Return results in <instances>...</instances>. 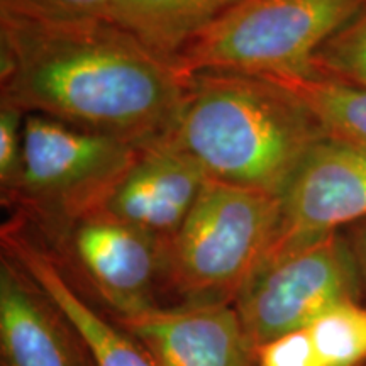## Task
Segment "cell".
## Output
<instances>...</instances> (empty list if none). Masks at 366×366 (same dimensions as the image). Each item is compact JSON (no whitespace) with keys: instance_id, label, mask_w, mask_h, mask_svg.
I'll list each match as a JSON object with an SVG mask.
<instances>
[{"instance_id":"obj_7","label":"cell","mask_w":366,"mask_h":366,"mask_svg":"<svg viewBox=\"0 0 366 366\" xmlns=\"http://www.w3.org/2000/svg\"><path fill=\"white\" fill-rule=\"evenodd\" d=\"M157 366H258L234 305L185 302L116 315Z\"/></svg>"},{"instance_id":"obj_4","label":"cell","mask_w":366,"mask_h":366,"mask_svg":"<svg viewBox=\"0 0 366 366\" xmlns=\"http://www.w3.org/2000/svg\"><path fill=\"white\" fill-rule=\"evenodd\" d=\"M366 0H242L173 59L183 76L222 71L312 75V59Z\"/></svg>"},{"instance_id":"obj_13","label":"cell","mask_w":366,"mask_h":366,"mask_svg":"<svg viewBox=\"0 0 366 366\" xmlns=\"http://www.w3.org/2000/svg\"><path fill=\"white\" fill-rule=\"evenodd\" d=\"M242 0H112L105 12L151 51L173 63L205 27Z\"/></svg>"},{"instance_id":"obj_12","label":"cell","mask_w":366,"mask_h":366,"mask_svg":"<svg viewBox=\"0 0 366 366\" xmlns=\"http://www.w3.org/2000/svg\"><path fill=\"white\" fill-rule=\"evenodd\" d=\"M4 246L66 319L89 353L92 366H157L139 341L126 329L105 320L76 294L51 256L34 242L9 229L4 234Z\"/></svg>"},{"instance_id":"obj_1","label":"cell","mask_w":366,"mask_h":366,"mask_svg":"<svg viewBox=\"0 0 366 366\" xmlns=\"http://www.w3.org/2000/svg\"><path fill=\"white\" fill-rule=\"evenodd\" d=\"M2 102L137 148L172 136L189 79L107 17L0 6Z\"/></svg>"},{"instance_id":"obj_14","label":"cell","mask_w":366,"mask_h":366,"mask_svg":"<svg viewBox=\"0 0 366 366\" xmlns=\"http://www.w3.org/2000/svg\"><path fill=\"white\" fill-rule=\"evenodd\" d=\"M267 79L295 95L324 136L366 153V86L320 75Z\"/></svg>"},{"instance_id":"obj_21","label":"cell","mask_w":366,"mask_h":366,"mask_svg":"<svg viewBox=\"0 0 366 366\" xmlns=\"http://www.w3.org/2000/svg\"><path fill=\"white\" fill-rule=\"evenodd\" d=\"M89 366H92V365H90V361H89Z\"/></svg>"},{"instance_id":"obj_9","label":"cell","mask_w":366,"mask_h":366,"mask_svg":"<svg viewBox=\"0 0 366 366\" xmlns=\"http://www.w3.org/2000/svg\"><path fill=\"white\" fill-rule=\"evenodd\" d=\"M277 242L304 241L366 219V153L324 137L282 194Z\"/></svg>"},{"instance_id":"obj_20","label":"cell","mask_w":366,"mask_h":366,"mask_svg":"<svg viewBox=\"0 0 366 366\" xmlns=\"http://www.w3.org/2000/svg\"><path fill=\"white\" fill-rule=\"evenodd\" d=\"M351 249H353L356 264H358L361 283H363V294L366 295V219L350 226L346 232Z\"/></svg>"},{"instance_id":"obj_19","label":"cell","mask_w":366,"mask_h":366,"mask_svg":"<svg viewBox=\"0 0 366 366\" xmlns=\"http://www.w3.org/2000/svg\"><path fill=\"white\" fill-rule=\"evenodd\" d=\"M112 0H0V6L17 11L68 19L105 17Z\"/></svg>"},{"instance_id":"obj_17","label":"cell","mask_w":366,"mask_h":366,"mask_svg":"<svg viewBox=\"0 0 366 366\" xmlns=\"http://www.w3.org/2000/svg\"><path fill=\"white\" fill-rule=\"evenodd\" d=\"M26 114L16 105L2 102L0 107V183L2 190L14 194L19 182L24 151Z\"/></svg>"},{"instance_id":"obj_3","label":"cell","mask_w":366,"mask_h":366,"mask_svg":"<svg viewBox=\"0 0 366 366\" xmlns=\"http://www.w3.org/2000/svg\"><path fill=\"white\" fill-rule=\"evenodd\" d=\"M282 197L210 178L167 244L164 280L185 302L234 304L277 244Z\"/></svg>"},{"instance_id":"obj_10","label":"cell","mask_w":366,"mask_h":366,"mask_svg":"<svg viewBox=\"0 0 366 366\" xmlns=\"http://www.w3.org/2000/svg\"><path fill=\"white\" fill-rule=\"evenodd\" d=\"M210 180L204 167L170 139L141 149L100 212L170 242Z\"/></svg>"},{"instance_id":"obj_11","label":"cell","mask_w":366,"mask_h":366,"mask_svg":"<svg viewBox=\"0 0 366 366\" xmlns=\"http://www.w3.org/2000/svg\"><path fill=\"white\" fill-rule=\"evenodd\" d=\"M61 312L11 256L0 263V355L4 366H89Z\"/></svg>"},{"instance_id":"obj_18","label":"cell","mask_w":366,"mask_h":366,"mask_svg":"<svg viewBox=\"0 0 366 366\" xmlns=\"http://www.w3.org/2000/svg\"><path fill=\"white\" fill-rule=\"evenodd\" d=\"M258 366H322L309 329L283 334L256 350Z\"/></svg>"},{"instance_id":"obj_16","label":"cell","mask_w":366,"mask_h":366,"mask_svg":"<svg viewBox=\"0 0 366 366\" xmlns=\"http://www.w3.org/2000/svg\"><path fill=\"white\" fill-rule=\"evenodd\" d=\"M312 75L366 86V6L319 49Z\"/></svg>"},{"instance_id":"obj_2","label":"cell","mask_w":366,"mask_h":366,"mask_svg":"<svg viewBox=\"0 0 366 366\" xmlns=\"http://www.w3.org/2000/svg\"><path fill=\"white\" fill-rule=\"evenodd\" d=\"M324 132L300 100L267 76L207 71L189 76L168 139L212 180L280 195Z\"/></svg>"},{"instance_id":"obj_6","label":"cell","mask_w":366,"mask_h":366,"mask_svg":"<svg viewBox=\"0 0 366 366\" xmlns=\"http://www.w3.org/2000/svg\"><path fill=\"white\" fill-rule=\"evenodd\" d=\"M139 153L141 148L117 137L26 114L22 167L12 195L44 221L70 229L100 212Z\"/></svg>"},{"instance_id":"obj_8","label":"cell","mask_w":366,"mask_h":366,"mask_svg":"<svg viewBox=\"0 0 366 366\" xmlns=\"http://www.w3.org/2000/svg\"><path fill=\"white\" fill-rule=\"evenodd\" d=\"M73 258L116 315L153 307L164 280L167 242L105 212L90 214L68 229Z\"/></svg>"},{"instance_id":"obj_5","label":"cell","mask_w":366,"mask_h":366,"mask_svg":"<svg viewBox=\"0 0 366 366\" xmlns=\"http://www.w3.org/2000/svg\"><path fill=\"white\" fill-rule=\"evenodd\" d=\"M360 269L341 231L277 242L234 300L256 350L283 334L309 327L345 302H360Z\"/></svg>"},{"instance_id":"obj_15","label":"cell","mask_w":366,"mask_h":366,"mask_svg":"<svg viewBox=\"0 0 366 366\" xmlns=\"http://www.w3.org/2000/svg\"><path fill=\"white\" fill-rule=\"evenodd\" d=\"M322 366H360L366 361V307L345 302L307 327Z\"/></svg>"}]
</instances>
